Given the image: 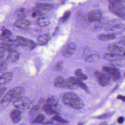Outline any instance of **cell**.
I'll use <instances>...</instances> for the list:
<instances>
[{
  "label": "cell",
  "mask_w": 125,
  "mask_h": 125,
  "mask_svg": "<svg viewBox=\"0 0 125 125\" xmlns=\"http://www.w3.org/2000/svg\"><path fill=\"white\" fill-rule=\"evenodd\" d=\"M104 57L105 60L111 62L124 59L123 56L121 55L113 53H106L104 54Z\"/></svg>",
  "instance_id": "14"
},
{
  "label": "cell",
  "mask_w": 125,
  "mask_h": 125,
  "mask_svg": "<svg viewBox=\"0 0 125 125\" xmlns=\"http://www.w3.org/2000/svg\"><path fill=\"white\" fill-rule=\"evenodd\" d=\"M71 15V13L69 11L65 12L63 14V16L60 19V21L61 22H64L68 20L69 19Z\"/></svg>",
  "instance_id": "35"
},
{
  "label": "cell",
  "mask_w": 125,
  "mask_h": 125,
  "mask_svg": "<svg viewBox=\"0 0 125 125\" xmlns=\"http://www.w3.org/2000/svg\"><path fill=\"white\" fill-rule=\"evenodd\" d=\"M47 104L51 105L52 107L57 110L58 104V100L54 96L48 98L46 101Z\"/></svg>",
  "instance_id": "21"
},
{
  "label": "cell",
  "mask_w": 125,
  "mask_h": 125,
  "mask_svg": "<svg viewBox=\"0 0 125 125\" xmlns=\"http://www.w3.org/2000/svg\"><path fill=\"white\" fill-rule=\"evenodd\" d=\"M50 38L49 35L48 33L40 35L38 37L37 41L38 43L41 45H44L48 42Z\"/></svg>",
  "instance_id": "20"
},
{
  "label": "cell",
  "mask_w": 125,
  "mask_h": 125,
  "mask_svg": "<svg viewBox=\"0 0 125 125\" xmlns=\"http://www.w3.org/2000/svg\"><path fill=\"white\" fill-rule=\"evenodd\" d=\"M118 86H116V87H115V88H114V89H113V90L112 91H114V90H116V89H117V88Z\"/></svg>",
  "instance_id": "50"
},
{
  "label": "cell",
  "mask_w": 125,
  "mask_h": 125,
  "mask_svg": "<svg viewBox=\"0 0 125 125\" xmlns=\"http://www.w3.org/2000/svg\"><path fill=\"white\" fill-rule=\"evenodd\" d=\"M87 19L90 22L99 21L102 19V13L99 10L92 11L88 14Z\"/></svg>",
  "instance_id": "9"
},
{
  "label": "cell",
  "mask_w": 125,
  "mask_h": 125,
  "mask_svg": "<svg viewBox=\"0 0 125 125\" xmlns=\"http://www.w3.org/2000/svg\"><path fill=\"white\" fill-rule=\"evenodd\" d=\"M36 46H37V44L34 42L28 39L27 46L29 47L31 50H33L35 49Z\"/></svg>",
  "instance_id": "38"
},
{
  "label": "cell",
  "mask_w": 125,
  "mask_h": 125,
  "mask_svg": "<svg viewBox=\"0 0 125 125\" xmlns=\"http://www.w3.org/2000/svg\"><path fill=\"white\" fill-rule=\"evenodd\" d=\"M110 64L113 66L124 67L125 66V60L124 59H121L113 62H110Z\"/></svg>",
  "instance_id": "31"
},
{
  "label": "cell",
  "mask_w": 125,
  "mask_h": 125,
  "mask_svg": "<svg viewBox=\"0 0 125 125\" xmlns=\"http://www.w3.org/2000/svg\"><path fill=\"white\" fill-rule=\"evenodd\" d=\"M62 101L64 105L75 109H80L84 106V102L82 99L76 94L71 92L63 94Z\"/></svg>",
  "instance_id": "1"
},
{
  "label": "cell",
  "mask_w": 125,
  "mask_h": 125,
  "mask_svg": "<svg viewBox=\"0 0 125 125\" xmlns=\"http://www.w3.org/2000/svg\"><path fill=\"white\" fill-rule=\"evenodd\" d=\"M49 20L46 17H41L37 19L36 23L41 27H44L50 24Z\"/></svg>",
  "instance_id": "26"
},
{
  "label": "cell",
  "mask_w": 125,
  "mask_h": 125,
  "mask_svg": "<svg viewBox=\"0 0 125 125\" xmlns=\"http://www.w3.org/2000/svg\"><path fill=\"white\" fill-rule=\"evenodd\" d=\"M113 115V113H106V114H103V115H98V116H97L96 117L98 119H105V118L110 117L112 115Z\"/></svg>",
  "instance_id": "37"
},
{
  "label": "cell",
  "mask_w": 125,
  "mask_h": 125,
  "mask_svg": "<svg viewBox=\"0 0 125 125\" xmlns=\"http://www.w3.org/2000/svg\"><path fill=\"white\" fill-rule=\"evenodd\" d=\"M45 102V100L41 98L39 101V103L40 104H44Z\"/></svg>",
  "instance_id": "47"
},
{
  "label": "cell",
  "mask_w": 125,
  "mask_h": 125,
  "mask_svg": "<svg viewBox=\"0 0 125 125\" xmlns=\"http://www.w3.org/2000/svg\"><path fill=\"white\" fill-rule=\"evenodd\" d=\"M52 120L57 121L61 124H67L69 123V121L68 120L64 119L62 117L58 115L53 116L52 118Z\"/></svg>",
  "instance_id": "34"
},
{
  "label": "cell",
  "mask_w": 125,
  "mask_h": 125,
  "mask_svg": "<svg viewBox=\"0 0 125 125\" xmlns=\"http://www.w3.org/2000/svg\"><path fill=\"white\" fill-rule=\"evenodd\" d=\"M124 45L118 42L117 43L109 44L108 47V50L112 53H119L123 52L124 50Z\"/></svg>",
  "instance_id": "11"
},
{
  "label": "cell",
  "mask_w": 125,
  "mask_h": 125,
  "mask_svg": "<svg viewBox=\"0 0 125 125\" xmlns=\"http://www.w3.org/2000/svg\"><path fill=\"white\" fill-rule=\"evenodd\" d=\"M11 35L12 33L10 30L7 29H3L0 35V39L3 41L9 38H10Z\"/></svg>",
  "instance_id": "28"
},
{
  "label": "cell",
  "mask_w": 125,
  "mask_h": 125,
  "mask_svg": "<svg viewBox=\"0 0 125 125\" xmlns=\"http://www.w3.org/2000/svg\"><path fill=\"white\" fill-rule=\"evenodd\" d=\"M24 89L22 87H17L11 89L8 92V93L11 96L13 102L16 99L22 96L24 93Z\"/></svg>",
  "instance_id": "7"
},
{
  "label": "cell",
  "mask_w": 125,
  "mask_h": 125,
  "mask_svg": "<svg viewBox=\"0 0 125 125\" xmlns=\"http://www.w3.org/2000/svg\"><path fill=\"white\" fill-rule=\"evenodd\" d=\"M77 84H78L79 87H80L82 89L84 90L85 91H86L87 93H88L89 91H88V89L87 85L84 83H83L82 82V81L78 79H77Z\"/></svg>",
  "instance_id": "36"
},
{
  "label": "cell",
  "mask_w": 125,
  "mask_h": 125,
  "mask_svg": "<svg viewBox=\"0 0 125 125\" xmlns=\"http://www.w3.org/2000/svg\"><path fill=\"white\" fill-rule=\"evenodd\" d=\"M118 42L125 46V36H123V37L121 38L120 41Z\"/></svg>",
  "instance_id": "43"
},
{
  "label": "cell",
  "mask_w": 125,
  "mask_h": 125,
  "mask_svg": "<svg viewBox=\"0 0 125 125\" xmlns=\"http://www.w3.org/2000/svg\"><path fill=\"white\" fill-rule=\"evenodd\" d=\"M63 68L62 62H59L56 63L55 66V68L58 71H61L62 70Z\"/></svg>",
  "instance_id": "40"
},
{
  "label": "cell",
  "mask_w": 125,
  "mask_h": 125,
  "mask_svg": "<svg viewBox=\"0 0 125 125\" xmlns=\"http://www.w3.org/2000/svg\"><path fill=\"white\" fill-rule=\"evenodd\" d=\"M77 125H84V123L82 122H80L77 124Z\"/></svg>",
  "instance_id": "49"
},
{
  "label": "cell",
  "mask_w": 125,
  "mask_h": 125,
  "mask_svg": "<svg viewBox=\"0 0 125 125\" xmlns=\"http://www.w3.org/2000/svg\"><path fill=\"white\" fill-rule=\"evenodd\" d=\"M20 57V54L16 51H12L9 52L7 59L9 62L14 63L16 62Z\"/></svg>",
  "instance_id": "19"
},
{
  "label": "cell",
  "mask_w": 125,
  "mask_h": 125,
  "mask_svg": "<svg viewBox=\"0 0 125 125\" xmlns=\"http://www.w3.org/2000/svg\"><path fill=\"white\" fill-rule=\"evenodd\" d=\"M124 121V118L123 116H120L118 118L117 121L119 124H122Z\"/></svg>",
  "instance_id": "42"
},
{
  "label": "cell",
  "mask_w": 125,
  "mask_h": 125,
  "mask_svg": "<svg viewBox=\"0 0 125 125\" xmlns=\"http://www.w3.org/2000/svg\"><path fill=\"white\" fill-rule=\"evenodd\" d=\"M13 77V73L11 72H6L3 74L0 78V84H2L9 82L12 79Z\"/></svg>",
  "instance_id": "18"
},
{
  "label": "cell",
  "mask_w": 125,
  "mask_h": 125,
  "mask_svg": "<svg viewBox=\"0 0 125 125\" xmlns=\"http://www.w3.org/2000/svg\"><path fill=\"white\" fill-rule=\"evenodd\" d=\"M79 87L77 84V79L76 77H69L64 80L63 83L61 86L60 88L62 89H69L75 90Z\"/></svg>",
  "instance_id": "5"
},
{
  "label": "cell",
  "mask_w": 125,
  "mask_h": 125,
  "mask_svg": "<svg viewBox=\"0 0 125 125\" xmlns=\"http://www.w3.org/2000/svg\"><path fill=\"white\" fill-rule=\"evenodd\" d=\"M22 113L17 110H14L10 114V117L12 122L14 124L19 123L21 119Z\"/></svg>",
  "instance_id": "12"
},
{
  "label": "cell",
  "mask_w": 125,
  "mask_h": 125,
  "mask_svg": "<svg viewBox=\"0 0 125 125\" xmlns=\"http://www.w3.org/2000/svg\"><path fill=\"white\" fill-rule=\"evenodd\" d=\"M95 76L97 79L99 84L102 86H105L109 84L110 81V78L104 72L96 71L95 72Z\"/></svg>",
  "instance_id": "6"
},
{
  "label": "cell",
  "mask_w": 125,
  "mask_h": 125,
  "mask_svg": "<svg viewBox=\"0 0 125 125\" xmlns=\"http://www.w3.org/2000/svg\"><path fill=\"white\" fill-rule=\"evenodd\" d=\"M5 50L3 49L2 47H0V57L1 59H2V58L3 57L4 54H5Z\"/></svg>",
  "instance_id": "41"
},
{
  "label": "cell",
  "mask_w": 125,
  "mask_h": 125,
  "mask_svg": "<svg viewBox=\"0 0 125 125\" xmlns=\"http://www.w3.org/2000/svg\"><path fill=\"white\" fill-rule=\"evenodd\" d=\"M41 111V106L38 104L33 106L29 112L30 118L32 121L36 116L40 114Z\"/></svg>",
  "instance_id": "16"
},
{
  "label": "cell",
  "mask_w": 125,
  "mask_h": 125,
  "mask_svg": "<svg viewBox=\"0 0 125 125\" xmlns=\"http://www.w3.org/2000/svg\"><path fill=\"white\" fill-rule=\"evenodd\" d=\"M36 6L35 8L41 11H50L53 8V5L49 3H37L36 4Z\"/></svg>",
  "instance_id": "17"
},
{
  "label": "cell",
  "mask_w": 125,
  "mask_h": 125,
  "mask_svg": "<svg viewBox=\"0 0 125 125\" xmlns=\"http://www.w3.org/2000/svg\"><path fill=\"white\" fill-rule=\"evenodd\" d=\"M16 40L18 46H27L28 39H26L22 36H17L16 37Z\"/></svg>",
  "instance_id": "24"
},
{
  "label": "cell",
  "mask_w": 125,
  "mask_h": 125,
  "mask_svg": "<svg viewBox=\"0 0 125 125\" xmlns=\"http://www.w3.org/2000/svg\"><path fill=\"white\" fill-rule=\"evenodd\" d=\"M12 101H13V99L11 96L7 93L1 100L0 104L3 106H6Z\"/></svg>",
  "instance_id": "27"
},
{
  "label": "cell",
  "mask_w": 125,
  "mask_h": 125,
  "mask_svg": "<svg viewBox=\"0 0 125 125\" xmlns=\"http://www.w3.org/2000/svg\"><path fill=\"white\" fill-rule=\"evenodd\" d=\"M7 66V63L6 61H3L0 63V71L1 73L3 72L6 69Z\"/></svg>",
  "instance_id": "39"
},
{
  "label": "cell",
  "mask_w": 125,
  "mask_h": 125,
  "mask_svg": "<svg viewBox=\"0 0 125 125\" xmlns=\"http://www.w3.org/2000/svg\"><path fill=\"white\" fill-rule=\"evenodd\" d=\"M76 49V45L73 42L68 44L63 50V55L66 57L71 56L75 52Z\"/></svg>",
  "instance_id": "10"
},
{
  "label": "cell",
  "mask_w": 125,
  "mask_h": 125,
  "mask_svg": "<svg viewBox=\"0 0 125 125\" xmlns=\"http://www.w3.org/2000/svg\"><path fill=\"white\" fill-rule=\"evenodd\" d=\"M123 55L125 56V52H124V53Z\"/></svg>",
  "instance_id": "51"
},
{
  "label": "cell",
  "mask_w": 125,
  "mask_h": 125,
  "mask_svg": "<svg viewBox=\"0 0 125 125\" xmlns=\"http://www.w3.org/2000/svg\"><path fill=\"white\" fill-rule=\"evenodd\" d=\"M44 15V14L42 12V11L35 8L33 9V11L32 12L31 16L33 18L38 17V19H39V18L43 17Z\"/></svg>",
  "instance_id": "29"
},
{
  "label": "cell",
  "mask_w": 125,
  "mask_h": 125,
  "mask_svg": "<svg viewBox=\"0 0 125 125\" xmlns=\"http://www.w3.org/2000/svg\"><path fill=\"white\" fill-rule=\"evenodd\" d=\"M117 99L122 100L123 101L125 102V96H123L121 95H118L117 97Z\"/></svg>",
  "instance_id": "44"
},
{
  "label": "cell",
  "mask_w": 125,
  "mask_h": 125,
  "mask_svg": "<svg viewBox=\"0 0 125 125\" xmlns=\"http://www.w3.org/2000/svg\"><path fill=\"white\" fill-rule=\"evenodd\" d=\"M99 125H107V123L106 122H103L101 123Z\"/></svg>",
  "instance_id": "48"
},
{
  "label": "cell",
  "mask_w": 125,
  "mask_h": 125,
  "mask_svg": "<svg viewBox=\"0 0 125 125\" xmlns=\"http://www.w3.org/2000/svg\"><path fill=\"white\" fill-rule=\"evenodd\" d=\"M31 104V102L30 99L24 96L18 98L13 102V104L16 108L23 110L29 109Z\"/></svg>",
  "instance_id": "3"
},
{
  "label": "cell",
  "mask_w": 125,
  "mask_h": 125,
  "mask_svg": "<svg viewBox=\"0 0 125 125\" xmlns=\"http://www.w3.org/2000/svg\"><path fill=\"white\" fill-rule=\"evenodd\" d=\"M42 109L44 112L48 115H60V113L57 109L47 104H44L42 107Z\"/></svg>",
  "instance_id": "15"
},
{
  "label": "cell",
  "mask_w": 125,
  "mask_h": 125,
  "mask_svg": "<svg viewBox=\"0 0 125 125\" xmlns=\"http://www.w3.org/2000/svg\"><path fill=\"white\" fill-rule=\"evenodd\" d=\"M99 59V56L96 54H91L86 57L85 61L87 62H91L97 61Z\"/></svg>",
  "instance_id": "30"
},
{
  "label": "cell",
  "mask_w": 125,
  "mask_h": 125,
  "mask_svg": "<svg viewBox=\"0 0 125 125\" xmlns=\"http://www.w3.org/2000/svg\"><path fill=\"white\" fill-rule=\"evenodd\" d=\"M52 123H53V122L52 121H48L45 122V123H43L42 124H52Z\"/></svg>",
  "instance_id": "46"
},
{
  "label": "cell",
  "mask_w": 125,
  "mask_h": 125,
  "mask_svg": "<svg viewBox=\"0 0 125 125\" xmlns=\"http://www.w3.org/2000/svg\"><path fill=\"white\" fill-rule=\"evenodd\" d=\"M16 13L19 20L24 19L27 15L26 10L23 8H21L17 10Z\"/></svg>",
  "instance_id": "25"
},
{
  "label": "cell",
  "mask_w": 125,
  "mask_h": 125,
  "mask_svg": "<svg viewBox=\"0 0 125 125\" xmlns=\"http://www.w3.org/2000/svg\"><path fill=\"white\" fill-rule=\"evenodd\" d=\"M115 38V35L113 34H102L98 36L99 39L102 41H110Z\"/></svg>",
  "instance_id": "22"
},
{
  "label": "cell",
  "mask_w": 125,
  "mask_h": 125,
  "mask_svg": "<svg viewBox=\"0 0 125 125\" xmlns=\"http://www.w3.org/2000/svg\"></svg>",
  "instance_id": "53"
},
{
  "label": "cell",
  "mask_w": 125,
  "mask_h": 125,
  "mask_svg": "<svg viewBox=\"0 0 125 125\" xmlns=\"http://www.w3.org/2000/svg\"><path fill=\"white\" fill-rule=\"evenodd\" d=\"M64 80L63 77L61 76H59L55 78L54 82L55 87L57 88H60Z\"/></svg>",
  "instance_id": "33"
},
{
  "label": "cell",
  "mask_w": 125,
  "mask_h": 125,
  "mask_svg": "<svg viewBox=\"0 0 125 125\" xmlns=\"http://www.w3.org/2000/svg\"><path fill=\"white\" fill-rule=\"evenodd\" d=\"M74 74L76 77V78L81 81L86 80L87 79V77L83 73L82 70L80 69H76L75 71Z\"/></svg>",
  "instance_id": "23"
},
{
  "label": "cell",
  "mask_w": 125,
  "mask_h": 125,
  "mask_svg": "<svg viewBox=\"0 0 125 125\" xmlns=\"http://www.w3.org/2000/svg\"><path fill=\"white\" fill-rule=\"evenodd\" d=\"M103 72L107 74L114 81L120 79L121 77L120 72L118 69L115 67L104 66L102 68Z\"/></svg>",
  "instance_id": "4"
},
{
  "label": "cell",
  "mask_w": 125,
  "mask_h": 125,
  "mask_svg": "<svg viewBox=\"0 0 125 125\" xmlns=\"http://www.w3.org/2000/svg\"><path fill=\"white\" fill-rule=\"evenodd\" d=\"M45 116L43 114H40L32 121V123H42L45 119Z\"/></svg>",
  "instance_id": "32"
},
{
  "label": "cell",
  "mask_w": 125,
  "mask_h": 125,
  "mask_svg": "<svg viewBox=\"0 0 125 125\" xmlns=\"http://www.w3.org/2000/svg\"><path fill=\"white\" fill-rule=\"evenodd\" d=\"M31 22L26 20H19L14 23V25L16 27L22 30H27L29 28Z\"/></svg>",
  "instance_id": "13"
},
{
  "label": "cell",
  "mask_w": 125,
  "mask_h": 125,
  "mask_svg": "<svg viewBox=\"0 0 125 125\" xmlns=\"http://www.w3.org/2000/svg\"><path fill=\"white\" fill-rule=\"evenodd\" d=\"M107 28L113 31H121L125 30V26L117 20H113L107 23Z\"/></svg>",
  "instance_id": "8"
},
{
  "label": "cell",
  "mask_w": 125,
  "mask_h": 125,
  "mask_svg": "<svg viewBox=\"0 0 125 125\" xmlns=\"http://www.w3.org/2000/svg\"><path fill=\"white\" fill-rule=\"evenodd\" d=\"M109 9L116 16L122 19L125 18V7L123 6V1L111 0L109 1Z\"/></svg>",
  "instance_id": "2"
},
{
  "label": "cell",
  "mask_w": 125,
  "mask_h": 125,
  "mask_svg": "<svg viewBox=\"0 0 125 125\" xmlns=\"http://www.w3.org/2000/svg\"><path fill=\"white\" fill-rule=\"evenodd\" d=\"M124 76L125 77V73H124Z\"/></svg>",
  "instance_id": "52"
},
{
  "label": "cell",
  "mask_w": 125,
  "mask_h": 125,
  "mask_svg": "<svg viewBox=\"0 0 125 125\" xmlns=\"http://www.w3.org/2000/svg\"><path fill=\"white\" fill-rule=\"evenodd\" d=\"M6 90V87L2 88H1V89H0V96H2Z\"/></svg>",
  "instance_id": "45"
}]
</instances>
